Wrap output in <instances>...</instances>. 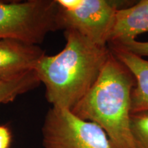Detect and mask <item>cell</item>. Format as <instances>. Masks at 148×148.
Masks as SVG:
<instances>
[{"mask_svg": "<svg viewBox=\"0 0 148 148\" xmlns=\"http://www.w3.org/2000/svg\"><path fill=\"white\" fill-rule=\"evenodd\" d=\"M56 14V0L0 2V40L41 43L49 32L58 30Z\"/></svg>", "mask_w": 148, "mask_h": 148, "instance_id": "4", "label": "cell"}, {"mask_svg": "<svg viewBox=\"0 0 148 148\" xmlns=\"http://www.w3.org/2000/svg\"><path fill=\"white\" fill-rule=\"evenodd\" d=\"M40 83L34 70L0 82V104L13 101L18 95L36 88Z\"/></svg>", "mask_w": 148, "mask_h": 148, "instance_id": "9", "label": "cell"}, {"mask_svg": "<svg viewBox=\"0 0 148 148\" xmlns=\"http://www.w3.org/2000/svg\"><path fill=\"white\" fill-rule=\"evenodd\" d=\"M130 130L134 148H148V110L131 113Z\"/></svg>", "mask_w": 148, "mask_h": 148, "instance_id": "10", "label": "cell"}, {"mask_svg": "<svg viewBox=\"0 0 148 148\" xmlns=\"http://www.w3.org/2000/svg\"><path fill=\"white\" fill-rule=\"evenodd\" d=\"M145 32H148V0H140L129 8L116 10L108 44L136 40Z\"/></svg>", "mask_w": 148, "mask_h": 148, "instance_id": "7", "label": "cell"}, {"mask_svg": "<svg viewBox=\"0 0 148 148\" xmlns=\"http://www.w3.org/2000/svg\"><path fill=\"white\" fill-rule=\"evenodd\" d=\"M114 56L130 71L135 79L131 93V113L148 110V60L113 45H108Z\"/></svg>", "mask_w": 148, "mask_h": 148, "instance_id": "8", "label": "cell"}, {"mask_svg": "<svg viewBox=\"0 0 148 148\" xmlns=\"http://www.w3.org/2000/svg\"><path fill=\"white\" fill-rule=\"evenodd\" d=\"M109 44L117 46L139 56L148 57V41H138L136 39L128 40V41L121 42V43Z\"/></svg>", "mask_w": 148, "mask_h": 148, "instance_id": "11", "label": "cell"}, {"mask_svg": "<svg viewBox=\"0 0 148 148\" xmlns=\"http://www.w3.org/2000/svg\"><path fill=\"white\" fill-rule=\"evenodd\" d=\"M11 143L10 130L5 125H0V148H9Z\"/></svg>", "mask_w": 148, "mask_h": 148, "instance_id": "12", "label": "cell"}, {"mask_svg": "<svg viewBox=\"0 0 148 148\" xmlns=\"http://www.w3.org/2000/svg\"><path fill=\"white\" fill-rule=\"evenodd\" d=\"M135 79L110 51L95 84L71 111L101 127L112 148H134L130 130L131 93Z\"/></svg>", "mask_w": 148, "mask_h": 148, "instance_id": "2", "label": "cell"}, {"mask_svg": "<svg viewBox=\"0 0 148 148\" xmlns=\"http://www.w3.org/2000/svg\"><path fill=\"white\" fill-rule=\"evenodd\" d=\"M45 54L38 45L15 39L0 40V82L34 70Z\"/></svg>", "mask_w": 148, "mask_h": 148, "instance_id": "6", "label": "cell"}, {"mask_svg": "<svg viewBox=\"0 0 148 148\" xmlns=\"http://www.w3.org/2000/svg\"><path fill=\"white\" fill-rule=\"evenodd\" d=\"M64 47L44 55L35 67L52 106L72 110L97 80L110 55L108 46L94 43L79 33L64 30Z\"/></svg>", "mask_w": 148, "mask_h": 148, "instance_id": "1", "label": "cell"}, {"mask_svg": "<svg viewBox=\"0 0 148 148\" xmlns=\"http://www.w3.org/2000/svg\"><path fill=\"white\" fill-rule=\"evenodd\" d=\"M135 1L56 0L58 29L73 30L100 46H107L116 10L129 8Z\"/></svg>", "mask_w": 148, "mask_h": 148, "instance_id": "3", "label": "cell"}, {"mask_svg": "<svg viewBox=\"0 0 148 148\" xmlns=\"http://www.w3.org/2000/svg\"><path fill=\"white\" fill-rule=\"evenodd\" d=\"M42 135L44 148H112L101 127L60 107L47 112Z\"/></svg>", "mask_w": 148, "mask_h": 148, "instance_id": "5", "label": "cell"}]
</instances>
